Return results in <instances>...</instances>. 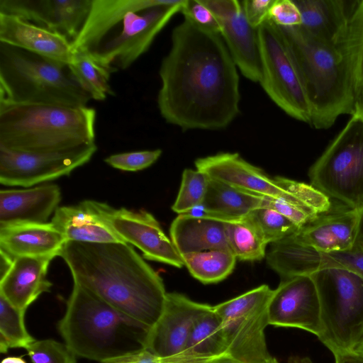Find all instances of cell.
<instances>
[{"mask_svg": "<svg viewBox=\"0 0 363 363\" xmlns=\"http://www.w3.org/2000/svg\"><path fill=\"white\" fill-rule=\"evenodd\" d=\"M157 103L165 121L188 130H219L240 113L238 67L220 33L184 18L163 58Z\"/></svg>", "mask_w": 363, "mask_h": 363, "instance_id": "obj_1", "label": "cell"}, {"mask_svg": "<svg viewBox=\"0 0 363 363\" xmlns=\"http://www.w3.org/2000/svg\"><path fill=\"white\" fill-rule=\"evenodd\" d=\"M60 257L73 282L151 329L162 313L163 280L127 242L68 241Z\"/></svg>", "mask_w": 363, "mask_h": 363, "instance_id": "obj_2", "label": "cell"}, {"mask_svg": "<svg viewBox=\"0 0 363 363\" xmlns=\"http://www.w3.org/2000/svg\"><path fill=\"white\" fill-rule=\"evenodd\" d=\"M277 27L306 94L310 125L327 129L340 116H352L356 94L350 67L340 45L321 41L301 26Z\"/></svg>", "mask_w": 363, "mask_h": 363, "instance_id": "obj_3", "label": "cell"}, {"mask_svg": "<svg viewBox=\"0 0 363 363\" xmlns=\"http://www.w3.org/2000/svg\"><path fill=\"white\" fill-rule=\"evenodd\" d=\"M57 329L77 357L100 363L145 349L150 330L75 284Z\"/></svg>", "mask_w": 363, "mask_h": 363, "instance_id": "obj_4", "label": "cell"}, {"mask_svg": "<svg viewBox=\"0 0 363 363\" xmlns=\"http://www.w3.org/2000/svg\"><path fill=\"white\" fill-rule=\"evenodd\" d=\"M94 108L0 103V147L55 152L95 143Z\"/></svg>", "mask_w": 363, "mask_h": 363, "instance_id": "obj_5", "label": "cell"}, {"mask_svg": "<svg viewBox=\"0 0 363 363\" xmlns=\"http://www.w3.org/2000/svg\"><path fill=\"white\" fill-rule=\"evenodd\" d=\"M0 103L86 106L68 65L0 43Z\"/></svg>", "mask_w": 363, "mask_h": 363, "instance_id": "obj_6", "label": "cell"}, {"mask_svg": "<svg viewBox=\"0 0 363 363\" xmlns=\"http://www.w3.org/2000/svg\"><path fill=\"white\" fill-rule=\"evenodd\" d=\"M310 276L320 301L319 340L332 352L353 350L363 337V277L340 268L320 269Z\"/></svg>", "mask_w": 363, "mask_h": 363, "instance_id": "obj_7", "label": "cell"}, {"mask_svg": "<svg viewBox=\"0 0 363 363\" xmlns=\"http://www.w3.org/2000/svg\"><path fill=\"white\" fill-rule=\"evenodd\" d=\"M313 186L357 211L363 207V120L352 115L311 165Z\"/></svg>", "mask_w": 363, "mask_h": 363, "instance_id": "obj_8", "label": "cell"}, {"mask_svg": "<svg viewBox=\"0 0 363 363\" xmlns=\"http://www.w3.org/2000/svg\"><path fill=\"white\" fill-rule=\"evenodd\" d=\"M273 290L263 284L214 306L222 321L228 353L242 363H270L264 329Z\"/></svg>", "mask_w": 363, "mask_h": 363, "instance_id": "obj_9", "label": "cell"}, {"mask_svg": "<svg viewBox=\"0 0 363 363\" xmlns=\"http://www.w3.org/2000/svg\"><path fill=\"white\" fill-rule=\"evenodd\" d=\"M186 0L129 11L105 38L99 48L89 54L111 73L130 67L151 46L156 36L173 16L181 12ZM88 54V53H87Z\"/></svg>", "mask_w": 363, "mask_h": 363, "instance_id": "obj_10", "label": "cell"}, {"mask_svg": "<svg viewBox=\"0 0 363 363\" xmlns=\"http://www.w3.org/2000/svg\"><path fill=\"white\" fill-rule=\"evenodd\" d=\"M262 65L259 82L269 97L287 115L311 123L310 105L288 48L278 28L267 20L257 28Z\"/></svg>", "mask_w": 363, "mask_h": 363, "instance_id": "obj_11", "label": "cell"}, {"mask_svg": "<svg viewBox=\"0 0 363 363\" xmlns=\"http://www.w3.org/2000/svg\"><path fill=\"white\" fill-rule=\"evenodd\" d=\"M96 143L55 152H19L0 147V183L30 187L69 175L87 163Z\"/></svg>", "mask_w": 363, "mask_h": 363, "instance_id": "obj_12", "label": "cell"}, {"mask_svg": "<svg viewBox=\"0 0 363 363\" xmlns=\"http://www.w3.org/2000/svg\"><path fill=\"white\" fill-rule=\"evenodd\" d=\"M269 325L296 328L322 335L320 306L315 284L308 275L281 279L268 303Z\"/></svg>", "mask_w": 363, "mask_h": 363, "instance_id": "obj_13", "label": "cell"}, {"mask_svg": "<svg viewBox=\"0 0 363 363\" xmlns=\"http://www.w3.org/2000/svg\"><path fill=\"white\" fill-rule=\"evenodd\" d=\"M195 166L210 179L249 193L286 201L304 210L313 218L320 216L294 194L279 186L262 169L247 162L238 153L220 152L198 158Z\"/></svg>", "mask_w": 363, "mask_h": 363, "instance_id": "obj_14", "label": "cell"}, {"mask_svg": "<svg viewBox=\"0 0 363 363\" xmlns=\"http://www.w3.org/2000/svg\"><path fill=\"white\" fill-rule=\"evenodd\" d=\"M216 16L222 36L238 69L249 80L259 82L262 65L257 29L247 21L237 0H201Z\"/></svg>", "mask_w": 363, "mask_h": 363, "instance_id": "obj_15", "label": "cell"}, {"mask_svg": "<svg viewBox=\"0 0 363 363\" xmlns=\"http://www.w3.org/2000/svg\"><path fill=\"white\" fill-rule=\"evenodd\" d=\"M209 306L182 294L167 293L162 313L149 332L145 349L165 363H174L185 348L194 321Z\"/></svg>", "mask_w": 363, "mask_h": 363, "instance_id": "obj_16", "label": "cell"}, {"mask_svg": "<svg viewBox=\"0 0 363 363\" xmlns=\"http://www.w3.org/2000/svg\"><path fill=\"white\" fill-rule=\"evenodd\" d=\"M92 0H0V13L12 14L67 37L72 43Z\"/></svg>", "mask_w": 363, "mask_h": 363, "instance_id": "obj_17", "label": "cell"}, {"mask_svg": "<svg viewBox=\"0 0 363 363\" xmlns=\"http://www.w3.org/2000/svg\"><path fill=\"white\" fill-rule=\"evenodd\" d=\"M115 211L106 203L84 200L75 205L59 206L50 222L67 242H125L113 226Z\"/></svg>", "mask_w": 363, "mask_h": 363, "instance_id": "obj_18", "label": "cell"}, {"mask_svg": "<svg viewBox=\"0 0 363 363\" xmlns=\"http://www.w3.org/2000/svg\"><path fill=\"white\" fill-rule=\"evenodd\" d=\"M112 224L123 240L141 250L145 259L177 268L184 266L172 240L150 213L125 208L116 209Z\"/></svg>", "mask_w": 363, "mask_h": 363, "instance_id": "obj_19", "label": "cell"}, {"mask_svg": "<svg viewBox=\"0 0 363 363\" xmlns=\"http://www.w3.org/2000/svg\"><path fill=\"white\" fill-rule=\"evenodd\" d=\"M0 43L66 65L74 57L72 43L67 37L12 14L0 13Z\"/></svg>", "mask_w": 363, "mask_h": 363, "instance_id": "obj_20", "label": "cell"}, {"mask_svg": "<svg viewBox=\"0 0 363 363\" xmlns=\"http://www.w3.org/2000/svg\"><path fill=\"white\" fill-rule=\"evenodd\" d=\"M61 191L46 184L0 191V226L20 223H47L59 207Z\"/></svg>", "mask_w": 363, "mask_h": 363, "instance_id": "obj_21", "label": "cell"}, {"mask_svg": "<svg viewBox=\"0 0 363 363\" xmlns=\"http://www.w3.org/2000/svg\"><path fill=\"white\" fill-rule=\"evenodd\" d=\"M48 257H20L14 259L6 274L0 279V295L23 311L42 294L50 292L52 284L47 274Z\"/></svg>", "mask_w": 363, "mask_h": 363, "instance_id": "obj_22", "label": "cell"}, {"mask_svg": "<svg viewBox=\"0 0 363 363\" xmlns=\"http://www.w3.org/2000/svg\"><path fill=\"white\" fill-rule=\"evenodd\" d=\"M51 222L20 223L0 226V250L13 259L60 256L66 242Z\"/></svg>", "mask_w": 363, "mask_h": 363, "instance_id": "obj_23", "label": "cell"}, {"mask_svg": "<svg viewBox=\"0 0 363 363\" xmlns=\"http://www.w3.org/2000/svg\"><path fill=\"white\" fill-rule=\"evenodd\" d=\"M173 0H92L87 18L72 43L74 52L94 53L112 28L130 11L170 4Z\"/></svg>", "mask_w": 363, "mask_h": 363, "instance_id": "obj_24", "label": "cell"}, {"mask_svg": "<svg viewBox=\"0 0 363 363\" xmlns=\"http://www.w3.org/2000/svg\"><path fill=\"white\" fill-rule=\"evenodd\" d=\"M357 219L358 211L352 208L327 212L300 228L291 237L321 252L350 250L355 244Z\"/></svg>", "mask_w": 363, "mask_h": 363, "instance_id": "obj_25", "label": "cell"}, {"mask_svg": "<svg viewBox=\"0 0 363 363\" xmlns=\"http://www.w3.org/2000/svg\"><path fill=\"white\" fill-rule=\"evenodd\" d=\"M298 8L301 26L313 37L332 44H338L347 29L356 1L293 0Z\"/></svg>", "mask_w": 363, "mask_h": 363, "instance_id": "obj_26", "label": "cell"}, {"mask_svg": "<svg viewBox=\"0 0 363 363\" xmlns=\"http://www.w3.org/2000/svg\"><path fill=\"white\" fill-rule=\"evenodd\" d=\"M169 234L181 255L215 249L230 250L225 222L203 214H179L171 224Z\"/></svg>", "mask_w": 363, "mask_h": 363, "instance_id": "obj_27", "label": "cell"}, {"mask_svg": "<svg viewBox=\"0 0 363 363\" xmlns=\"http://www.w3.org/2000/svg\"><path fill=\"white\" fill-rule=\"evenodd\" d=\"M228 355L222 321L210 306L194 321L181 356L174 363H205Z\"/></svg>", "mask_w": 363, "mask_h": 363, "instance_id": "obj_28", "label": "cell"}, {"mask_svg": "<svg viewBox=\"0 0 363 363\" xmlns=\"http://www.w3.org/2000/svg\"><path fill=\"white\" fill-rule=\"evenodd\" d=\"M266 197L208 179L202 213L223 222L240 220L262 206Z\"/></svg>", "mask_w": 363, "mask_h": 363, "instance_id": "obj_29", "label": "cell"}, {"mask_svg": "<svg viewBox=\"0 0 363 363\" xmlns=\"http://www.w3.org/2000/svg\"><path fill=\"white\" fill-rule=\"evenodd\" d=\"M190 274L203 284H215L234 270L236 257L230 250L215 249L182 255Z\"/></svg>", "mask_w": 363, "mask_h": 363, "instance_id": "obj_30", "label": "cell"}, {"mask_svg": "<svg viewBox=\"0 0 363 363\" xmlns=\"http://www.w3.org/2000/svg\"><path fill=\"white\" fill-rule=\"evenodd\" d=\"M68 66L74 79L91 99L104 101L115 95L109 82L112 73L90 55L74 52L73 60Z\"/></svg>", "mask_w": 363, "mask_h": 363, "instance_id": "obj_31", "label": "cell"}, {"mask_svg": "<svg viewBox=\"0 0 363 363\" xmlns=\"http://www.w3.org/2000/svg\"><path fill=\"white\" fill-rule=\"evenodd\" d=\"M337 45L349 62L357 98L363 90V0L355 1L346 32Z\"/></svg>", "mask_w": 363, "mask_h": 363, "instance_id": "obj_32", "label": "cell"}, {"mask_svg": "<svg viewBox=\"0 0 363 363\" xmlns=\"http://www.w3.org/2000/svg\"><path fill=\"white\" fill-rule=\"evenodd\" d=\"M225 232L229 248L237 259L253 262L266 257L267 244L245 218L225 222Z\"/></svg>", "mask_w": 363, "mask_h": 363, "instance_id": "obj_33", "label": "cell"}, {"mask_svg": "<svg viewBox=\"0 0 363 363\" xmlns=\"http://www.w3.org/2000/svg\"><path fill=\"white\" fill-rule=\"evenodd\" d=\"M25 311L11 305L0 295V352L9 349L24 348L35 340L28 332L25 325Z\"/></svg>", "mask_w": 363, "mask_h": 363, "instance_id": "obj_34", "label": "cell"}, {"mask_svg": "<svg viewBox=\"0 0 363 363\" xmlns=\"http://www.w3.org/2000/svg\"><path fill=\"white\" fill-rule=\"evenodd\" d=\"M245 218L267 245L287 238L300 228L277 211L264 206L255 209Z\"/></svg>", "mask_w": 363, "mask_h": 363, "instance_id": "obj_35", "label": "cell"}, {"mask_svg": "<svg viewBox=\"0 0 363 363\" xmlns=\"http://www.w3.org/2000/svg\"><path fill=\"white\" fill-rule=\"evenodd\" d=\"M208 177L198 169H185L177 199L172 209L178 214L189 213L199 208L206 196Z\"/></svg>", "mask_w": 363, "mask_h": 363, "instance_id": "obj_36", "label": "cell"}, {"mask_svg": "<svg viewBox=\"0 0 363 363\" xmlns=\"http://www.w3.org/2000/svg\"><path fill=\"white\" fill-rule=\"evenodd\" d=\"M26 350L32 363H77L67 345L52 339L35 340Z\"/></svg>", "mask_w": 363, "mask_h": 363, "instance_id": "obj_37", "label": "cell"}, {"mask_svg": "<svg viewBox=\"0 0 363 363\" xmlns=\"http://www.w3.org/2000/svg\"><path fill=\"white\" fill-rule=\"evenodd\" d=\"M273 179L279 186L294 194L317 214L321 215L330 211V199L311 184L281 176H277Z\"/></svg>", "mask_w": 363, "mask_h": 363, "instance_id": "obj_38", "label": "cell"}, {"mask_svg": "<svg viewBox=\"0 0 363 363\" xmlns=\"http://www.w3.org/2000/svg\"><path fill=\"white\" fill-rule=\"evenodd\" d=\"M160 149L140 150L111 155L104 159L111 167L123 171L136 172L153 164L161 156Z\"/></svg>", "mask_w": 363, "mask_h": 363, "instance_id": "obj_39", "label": "cell"}, {"mask_svg": "<svg viewBox=\"0 0 363 363\" xmlns=\"http://www.w3.org/2000/svg\"><path fill=\"white\" fill-rule=\"evenodd\" d=\"M268 20L281 27L298 26L302 23L300 11L293 0H274Z\"/></svg>", "mask_w": 363, "mask_h": 363, "instance_id": "obj_40", "label": "cell"}, {"mask_svg": "<svg viewBox=\"0 0 363 363\" xmlns=\"http://www.w3.org/2000/svg\"><path fill=\"white\" fill-rule=\"evenodd\" d=\"M181 13L184 18H189L198 26L215 33H220L216 16L201 0H186Z\"/></svg>", "mask_w": 363, "mask_h": 363, "instance_id": "obj_41", "label": "cell"}, {"mask_svg": "<svg viewBox=\"0 0 363 363\" xmlns=\"http://www.w3.org/2000/svg\"><path fill=\"white\" fill-rule=\"evenodd\" d=\"M262 206L277 211L298 228H301L316 218L301 208L284 200L266 197Z\"/></svg>", "mask_w": 363, "mask_h": 363, "instance_id": "obj_42", "label": "cell"}, {"mask_svg": "<svg viewBox=\"0 0 363 363\" xmlns=\"http://www.w3.org/2000/svg\"><path fill=\"white\" fill-rule=\"evenodd\" d=\"M274 0H245L241 2L245 17L255 29L268 20L269 9Z\"/></svg>", "mask_w": 363, "mask_h": 363, "instance_id": "obj_43", "label": "cell"}, {"mask_svg": "<svg viewBox=\"0 0 363 363\" xmlns=\"http://www.w3.org/2000/svg\"><path fill=\"white\" fill-rule=\"evenodd\" d=\"M102 363H165L164 361L147 349L115 359H108Z\"/></svg>", "mask_w": 363, "mask_h": 363, "instance_id": "obj_44", "label": "cell"}, {"mask_svg": "<svg viewBox=\"0 0 363 363\" xmlns=\"http://www.w3.org/2000/svg\"><path fill=\"white\" fill-rule=\"evenodd\" d=\"M335 363H363V352L339 350L332 352Z\"/></svg>", "mask_w": 363, "mask_h": 363, "instance_id": "obj_45", "label": "cell"}, {"mask_svg": "<svg viewBox=\"0 0 363 363\" xmlns=\"http://www.w3.org/2000/svg\"><path fill=\"white\" fill-rule=\"evenodd\" d=\"M14 259L0 250V279L11 269Z\"/></svg>", "mask_w": 363, "mask_h": 363, "instance_id": "obj_46", "label": "cell"}, {"mask_svg": "<svg viewBox=\"0 0 363 363\" xmlns=\"http://www.w3.org/2000/svg\"><path fill=\"white\" fill-rule=\"evenodd\" d=\"M357 211V228L354 245L363 249V207Z\"/></svg>", "mask_w": 363, "mask_h": 363, "instance_id": "obj_47", "label": "cell"}, {"mask_svg": "<svg viewBox=\"0 0 363 363\" xmlns=\"http://www.w3.org/2000/svg\"><path fill=\"white\" fill-rule=\"evenodd\" d=\"M353 115L363 120V90L356 98Z\"/></svg>", "mask_w": 363, "mask_h": 363, "instance_id": "obj_48", "label": "cell"}, {"mask_svg": "<svg viewBox=\"0 0 363 363\" xmlns=\"http://www.w3.org/2000/svg\"><path fill=\"white\" fill-rule=\"evenodd\" d=\"M205 363H242L234 359L230 356L226 355L213 359Z\"/></svg>", "mask_w": 363, "mask_h": 363, "instance_id": "obj_49", "label": "cell"}, {"mask_svg": "<svg viewBox=\"0 0 363 363\" xmlns=\"http://www.w3.org/2000/svg\"><path fill=\"white\" fill-rule=\"evenodd\" d=\"M1 363H27L21 357H7Z\"/></svg>", "mask_w": 363, "mask_h": 363, "instance_id": "obj_50", "label": "cell"}, {"mask_svg": "<svg viewBox=\"0 0 363 363\" xmlns=\"http://www.w3.org/2000/svg\"><path fill=\"white\" fill-rule=\"evenodd\" d=\"M289 363H313L308 358H293Z\"/></svg>", "mask_w": 363, "mask_h": 363, "instance_id": "obj_51", "label": "cell"}, {"mask_svg": "<svg viewBox=\"0 0 363 363\" xmlns=\"http://www.w3.org/2000/svg\"><path fill=\"white\" fill-rule=\"evenodd\" d=\"M353 350L358 351V352H363V337L359 342V343L357 345V346L354 348Z\"/></svg>", "mask_w": 363, "mask_h": 363, "instance_id": "obj_52", "label": "cell"}, {"mask_svg": "<svg viewBox=\"0 0 363 363\" xmlns=\"http://www.w3.org/2000/svg\"><path fill=\"white\" fill-rule=\"evenodd\" d=\"M270 363H278L276 359L274 358V359Z\"/></svg>", "mask_w": 363, "mask_h": 363, "instance_id": "obj_53", "label": "cell"}]
</instances>
